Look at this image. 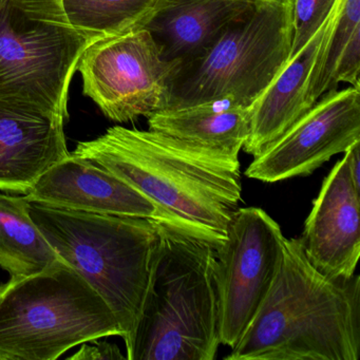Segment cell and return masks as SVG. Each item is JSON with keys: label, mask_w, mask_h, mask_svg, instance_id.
Masks as SVG:
<instances>
[{"label": "cell", "mask_w": 360, "mask_h": 360, "mask_svg": "<svg viewBox=\"0 0 360 360\" xmlns=\"http://www.w3.org/2000/svg\"><path fill=\"white\" fill-rule=\"evenodd\" d=\"M25 197L29 202L52 207L148 219L172 225L166 214L134 187L72 153L45 172Z\"/></svg>", "instance_id": "cell-12"}, {"label": "cell", "mask_w": 360, "mask_h": 360, "mask_svg": "<svg viewBox=\"0 0 360 360\" xmlns=\"http://www.w3.org/2000/svg\"><path fill=\"white\" fill-rule=\"evenodd\" d=\"M284 235L258 207L237 208L217 248L220 342L237 345L269 294L281 261Z\"/></svg>", "instance_id": "cell-9"}, {"label": "cell", "mask_w": 360, "mask_h": 360, "mask_svg": "<svg viewBox=\"0 0 360 360\" xmlns=\"http://www.w3.org/2000/svg\"><path fill=\"white\" fill-rule=\"evenodd\" d=\"M110 336H123L110 307L64 261L0 285V360H56Z\"/></svg>", "instance_id": "cell-5"}, {"label": "cell", "mask_w": 360, "mask_h": 360, "mask_svg": "<svg viewBox=\"0 0 360 360\" xmlns=\"http://www.w3.org/2000/svg\"><path fill=\"white\" fill-rule=\"evenodd\" d=\"M29 212L60 258L81 274L110 307L128 355L150 281L159 222L34 202H30Z\"/></svg>", "instance_id": "cell-4"}, {"label": "cell", "mask_w": 360, "mask_h": 360, "mask_svg": "<svg viewBox=\"0 0 360 360\" xmlns=\"http://www.w3.org/2000/svg\"><path fill=\"white\" fill-rule=\"evenodd\" d=\"M360 191L343 155L322 182L299 239L307 260L333 279L355 275L360 257Z\"/></svg>", "instance_id": "cell-11"}, {"label": "cell", "mask_w": 360, "mask_h": 360, "mask_svg": "<svg viewBox=\"0 0 360 360\" xmlns=\"http://www.w3.org/2000/svg\"><path fill=\"white\" fill-rule=\"evenodd\" d=\"M159 243L128 360H214L220 342L217 248L158 223Z\"/></svg>", "instance_id": "cell-3"}, {"label": "cell", "mask_w": 360, "mask_h": 360, "mask_svg": "<svg viewBox=\"0 0 360 360\" xmlns=\"http://www.w3.org/2000/svg\"><path fill=\"white\" fill-rule=\"evenodd\" d=\"M292 41V0H255L205 51L180 65L165 108L223 98L252 107L290 60Z\"/></svg>", "instance_id": "cell-6"}, {"label": "cell", "mask_w": 360, "mask_h": 360, "mask_svg": "<svg viewBox=\"0 0 360 360\" xmlns=\"http://www.w3.org/2000/svg\"><path fill=\"white\" fill-rule=\"evenodd\" d=\"M168 0H60L70 24L90 43L146 28Z\"/></svg>", "instance_id": "cell-18"}, {"label": "cell", "mask_w": 360, "mask_h": 360, "mask_svg": "<svg viewBox=\"0 0 360 360\" xmlns=\"http://www.w3.org/2000/svg\"><path fill=\"white\" fill-rule=\"evenodd\" d=\"M345 155L347 158V168L354 186L360 191V142L352 145L345 151Z\"/></svg>", "instance_id": "cell-22"}, {"label": "cell", "mask_w": 360, "mask_h": 360, "mask_svg": "<svg viewBox=\"0 0 360 360\" xmlns=\"http://www.w3.org/2000/svg\"><path fill=\"white\" fill-rule=\"evenodd\" d=\"M339 0L317 32L288 60L281 72L250 107V127L243 149L258 157L316 103L315 71L336 22Z\"/></svg>", "instance_id": "cell-13"}, {"label": "cell", "mask_w": 360, "mask_h": 360, "mask_svg": "<svg viewBox=\"0 0 360 360\" xmlns=\"http://www.w3.org/2000/svg\"><path fill=\"white\" fill-rule=\"evenodd\" d=\"M150 130L239 160L250 127V107L231 98L164 108L147 117Z\"/></svg>", "instance_id": "cell-16"}, {"label": "cell", "mask_w": 360, "mask_h": 360, "mask_svg": "<svg viewBox=\"0 0 360 360\" xmlns=\"http://www.w3.org/2000/svg\"><path fill=\"white\" fill-rule=\"evenodd\" d=\"M180 64L168 62L146 28L90 44L77 64L83 92L105 117L128 123L165 108Z\"/></svg>", "instance_id": "cell-8"}, {"label": "cell", "mask_w": 360, "mask_h": 360, "mask_svg": "<svg viewBox=\"0 0 360 360\" xmlns=\"http://www.w3.org/2000/svg\"><path fill=\"white\" fill-rule=\"evenodd\" d=\"M26 197L0 193V266L22 278L63 261L31 217Z\"/></svg>", "instance_id": "cell-17"}, {"label": "cell", "mask_w": 360, "mask_h": 360, "mask_svg": "<svg viewBox=\"0 0 360 360\" xmlns=\"http://www.w3.org/2000/svg\"><path fill=\"white\" fill-rule=\"evenodd\" d=\"M71 153L112 172L148 198L172 226L216 248L242 200L239 160L155 130L115 126Z\"/></svg>", "instance_id": "cell-1"}, {"label": "cell", "mask_w": 360, "mask_h": 360, "mask_svg": "<svg viewBox=\"0 0 360 360\" xmlns=\"http://www.w3.org/2000/svg\"><path fill=\"white\" fill-rule=\"evenodd\" d=\"M255 0H168L146 26L168 62L182 65L205 51Z\"/></svg>", "instance_id": "cell-15"}, {"label": "cell", "mask_w": 360, "mask_h": 360, "mask_svg": "<svg viewBox=\"0 0 360 360\" xmlns=\"http://www.w3.org/2000/svg\"><path fill=\"white\" fill-rule=\"evenodd\" d=\"M360 142V90L322 96L314 106L246 168L248 178L276 183L309 176L330 158Z\"/></svg>", "instance_id": "cell-10"}, {"label": "cell", "mask_w": 360, "mask_h": 360, "mask_svg": "<svg viewBox=\"0 0 360 360\" xmlns=\"http://www.w3.org/2000/svg\"><path fill=\"white\" fill-rule=\"evenodd\" d=\"M90 41L60 0L0 4V101L69 119V88Z\"/></svg>", "instance_id": "cell-7"}, {"label": "cell", "mask_w": 360, "mask_h": 360, "mask_svg": "<svg viewBox=\"0 0 360 360\" xmlns=\"http://www.w3.org/2000/svg\"><path fill=\"white\" fill-rule=\"evenodd\" d=\"M360 277L333 279L284 237L269 294L226 360H357Z\"/></svg>", "instance_id": "cell-2"}, {"label": "cell", "mask_w": 360, "mask_h": 360, "mask_svg": "<svg viewBox=\"0 0 360 360\" xmlns=\"http://www.w3.org/2000/svg\"><path fill=\"white\" fill-rule=\"evenodd\" d=\"M1 1H3V0H0V4H1Z\"/></svg>", "instance_id": "cell-23"}, {"label": "cell", "mask_w": 360, "mask_h": 360, "mask_svg": "<svg viewBox=\"0 0 360 360\" xmlns=\"http://www.w3.org/2000/svg\"><path fill=\"white\" fill-rule=\"evenodd\" d=\"M335 3L336 0H292V41L290 60L317 32L332 11Z\"/></svg>", "instance_id": "cell-20"}, {"label": "cell", "mask_w": 360, "mask_h": 360, "mask_svg": "<svg viewBox=\"0 0 360 360\" xmlns=\"http://www.w3.org/2000/svg\"><path fill=\"white\" fill-rule=\"evenodd\" d=\"M66 120L0 101V191L26 195L70 155Z\"/></svg>", "instance_id": "cell-14"}, {"label": "cell", "mask_w": 360, "mask_h": 360, "mask_svg": "<svg viewBox=\"0 0 360 360\" xmlns=\"http://www.w3.org/2000/svg\"><path fill=\"white\" fill-rule=\"evenodd\" d=\"M360 0H339L338 13L315 72L316 102L340 83L360 90Z\"/></svg>", "instance_id": "cell-19"}, {"label": "cell", "mask_w": 360, "mask_h": 360, "mask_svg": "<svg viewBox=\"0 0 360 360\" xmlns=\"http://www.w3.org/2000/svg\"><path fill=\"white\" fill-rule=\"evenodd\" d=\"M94 345L88 342L82 343V347L75 355L70 356L71 360H119L127 359L126 356L122 355L117 345L108 342H96L92 340Z\"/></svg>", "instance_id": "cell-21"}]
</instances>
